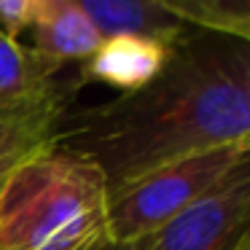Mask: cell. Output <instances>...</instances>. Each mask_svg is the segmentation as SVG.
Wrapping results in <instances>:
<instances>
[{"label": "cell", "instance_id": "cell-1", "mask_svg": "<svg viewBox=\"0 0 250 250\" xmlns=\"http://www.w3.org/2000/svg\"><path fill=\"white\" fill-rule=\"evenodd\" d=\"M250 143V41L188 30L148 86L67 108L57 146L92 159L108 191L221 146Z\"/></svg>", "mask_w": 250, "mask_h": 250}, {"label": "cell", "instance_id": "cell-2", "mask_svg": "<svg viewBox=\"0 0 250 250\" xmlns=\"http://www.w3.org/2000/svg\"><path fill=\"white\" fill-rule=\"evenodd\" d=\"M105 218L103 169L57 143L0 180V250H86L108 239Z\"/></svg>", "mask_w": 250, "mask_h": 250}, {"label": "cell", "instance_id": "cell-3", "mask_svg": "<svg viewBox=\"0 0 250 250\" xmlns=\"http://www.w3.org/2000/svg\"><path fill=\"white\" fill-rule=\"evenodd\" d=\"M250 162V143L221 146L137 175L108 191V242H140Z\"/></svg>", "mask_w": 250, "mask_h": 250}, {"label": "cell", "instance_id": "cell-4", "mask_svg": "<svg viewBox=\"0 0 250 250\" xmlns=\"http://www.w3.org/2000/svg\"><path fill=\"white\" fill-rule=\"evenodd\" d=\"M143 250H250V162L146 237Z\"/></svg>", "mask_w": 250, "mask_h": 250}, {"label": "cell", "instance_id": "cell-5", "mask_svg": "<svg viewBox=\"0 0 250 250\" xmlns=\"http://www.w3.org/2000/svg\"><path fill=\"white\" fill-rule=\"evenodd\" d=\"M76 92L73 76H60L35 49L0 30V108L70 105Z\"/></svg>", "mask_w": 250, "mask_h": 250}, {"label": "cell", "instance_id": "cell-6", "mask_svg": "<svg viewBox=\"0 0 250 250\" xmlns=\"http://www.w3.org/2000/svg\"><path fill=\"white\" fill-rule=\"evenodd\" d=\"M172 46L137 38V35L105 38L92 57L78 62V73L73 76V81L78 89L86 83H105V86L119 89L121 94L137 92L164 70Z\"/></svg>", "mask_w": 250, "mask_h": 250}, {"label": "cell", "instance_id": "cell-7", "mask_svg": "<svg viewBox=\"0 0 250 250\" xmlns=\"http://www.w3.org/2000/svg\"><path fill=\"white\" fill-rule=\"evenodd\" d=\"M30 33L35 43L33 49L57 70L70 62H83L103 43L97 30L73 0H38Z\"/></svg>", "mask_w": 250, "mask_h": 250}, {"label": "cell", "instance_id": "cell-8", "mask_svg": "<svg viewBox=\"0 0 250 250\" xmlns=\"http://www.w3.org/2000/svg\"><path fill=\"white\" fill-rule=\"evenodd\" d=\"M92 22L100 38H119V35H137V38L159 41L172 46L188 33L180 19H175L159 0H73Z\"/></svg>", "mask_w": 250, "mask_h": 250}, {"label": "cell", "instance_id": "cell-9", "mask_svg": "<svg viewBox=\"0 0 250 250\" xmlns=\"http://www.w3.org/2000/svg\"><path fill=\"white\" fill-rule=\"evenodd\" d=\"M70 105L0 108V180L11 169L57 143V129Z\"/></svg>", "mask_w": 250, "mask_h": 250}, {"label": "cell", "instance_id": "cell-10", "mask_svg": "<svg viewBox=\"0 0 250 250\" xmlns=\"http://www.w3.org/2000/svg\"><path fill=\"white\" fill-rule=\"evenodd\" d=\"M191 30L250 41V0H159Z\"/></svg>", "mask_w": 250, "mask_h": 250}, {"label": "cell", "instance_id": "cell-11", "mask_svg": "<svg viewBox=\"0 0 250 250\" xmlns=\"http://www.w3.org/2000/svg\"><path fill=\"white\" fill-rule=\"evenodd\" d=\"M38 0H0V30L11 38H19L30 30Z\"/></svg>", "mask_w": 250, "mask_h": 250}, {"label": "cell", "instance_id": "cell-12", "mask_svg": "<svg viewBox=\"0 0 250 250\" xmlns=\"http://www.w3.org/2000/svg\"><path fill=\"white\" fill-rule=\"evenodd\" d=\"M89 250H143V239L140 242H108V239H103Z\"/></svg>", "mask_w": 250, "mask_h": 250}, {"label": "cell", "instance_id": "cell-13", "mask_svg": "<svg viewBox=\"0 0 250 250\" xmlns=\"http://www.w3.org/2000/svg\"><path fill=\"white\" fill-rule=\"evenodd\" d=\"M86 250H89V248H86Z\"/></svg>", "mask_w": 250, "mask_h": 250}]
</instances>
